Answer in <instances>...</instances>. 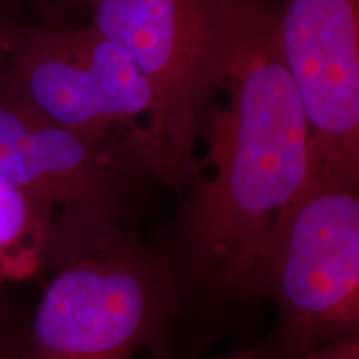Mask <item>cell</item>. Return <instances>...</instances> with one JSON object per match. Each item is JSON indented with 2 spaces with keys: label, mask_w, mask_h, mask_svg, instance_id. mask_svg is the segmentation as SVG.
<instances>
[{
  "label": "cell",
  "mask_w": 359,
  "mask_h": 359,
  "mask_svg": "<svg viewBox=\"0 0 359 359\" xmlns=\"http://www.w3.org/2000/svg\"><path fill=\"white\" fill-rule=\"evenodd\" d=\"M29 321L19 308L0 291V359H17L27 336Z\"/></svg>",
  "instance_id": "obj_10"
},
{
  "label": "cell",
  "mask_w": 359,
  "mask_h": 359,
  "mask_svg": "<svg viewBox=\"0 0 359 359\" xmlns=\"http://www.w3.org/2000/svg\"><path fill=\"white\" fill-rule=\"evenodd\" d=\"M52 276L17 359H135L167 333L177 266L125 226L52 251Z\"/></svg>",
  "instance_id": "obj_2"
},
{
  "label": "cell",
  "mask_w": 359,
  "mask_h": 359,
  "mask_svg": "<svg viewBox=\"0 0 359 359\" xmlns=\"http://www.w3.org/2000/svg\"><path fill=\"white\" fill-rule=\"evenodd\" d=\"M151 175L145 130L88 135L48 118L0 69V175L53 222H127L135 180Z\"/></svg>",
  "instance_id": "obj_5"
},
{
  "label": "cell",
  "mask_w": 359,
  "mask_h": 359,
  "mask_svg": "<svg viewBox=\"0 0 359 359\" xmlns=\"http://www.w3.org/2000/svg\"><path fill=\"white\" fill-rule=\"evenodd\" d=\"M19 7L17 0H0V30L6 27L20 24L19 20Z\"/></svg>",
  "instance_id": "obj_12"
},
{
  "label": "cell",
  "mask_w": 359,
  "mask_h": 359,
  "mask_svg": "<svg viewBox=\"0 0 359 359\" xmlns=\"http://www.w3.org/2000/svg\"><path fill=\"white\" fill-rule=\"evenodd\" d=\"M32 11L47 29H70L88 15L92 0H17Z\"/></svg>",
  "instance_id": "obj_9"
},
{
  "label": "cell",
  "mask_w": 359,
  "mask_h": 359,
  "mask_svg": "<svg viewBox=\"0 0 359 359\" xmlns=\"http://www.w3.org/2000/svg\"><path fill=\"white\" fill-rule=\"evenodd\" d=\"M296 359H359V334L331 341Z\"/></svg>",
  "instance_id": "obj_11"
},
{
  "label": "cell",
  "mask_w": 359,
  "mask_h": 359,
  "mask_svg": "<svg viewBox=\"0 0 359 359\" xmlns=\"http://www.w3.org/2000/svg\"><path fill=\"white\" fill-rule=\"evenodd\" d=\"M50 226V215L0 175V286L43 271Z\"/></svg>",
  "instance_id": "obj_8"
},
{
  "label": "cell",
  "mask_w": 359,
  "mask_h": 359,
  "mask_svg": "<svg viewBox=\"0 0 359 359\" xmlns=\"http://www.w3.org/2000/svg\"><path fill=\"white\" fill-rule=\"evenodd\" d=\"M0 69L48 118L88 135L138 130L154 95L127 52L92 24L0 30Z\"/></svg>",
  "instance_id": "obj_6"
},
{
  "label": "cell",
  "mask_w": 359,
  "mask_h": 359,
  "mask_svg": "<svg viewBox=\"0 0 359 359\" xmlns=\"http://www.w3.org/2000/svg\"><path fill=\"white\" fill-rule=\"evenodd\" d=\"M268 351L262 346H251V348H243L238 349V351L228 353L224 356L215 358V359H266Z\"/></svg>",
  "instance_id": "obj_13"
},
{
  "label": "cell",
  "mask_w": 359,
  "mask_h": 359,
  "mask_svg": "<svg viewBox=\"0 0 359 359\" xmlns=\"http://www.w3.org/2000/svg\"><path fill=\"white\" fill-rule=\"evenodd\" d=\"M276 12L321 165L359 183V0H283Z\"/></svg>",
  "instance_id": "obj_7"
},
{
  "label": "cell",
  "mask_w": 359,
  "mask_h": 359,
  "mask_svg": "<svg viewBox=\"0 0 359 359\" xmlns=\"http://www.w3.org/2000/svg\"><path fill=\"white\" fill-rule=\"evenodd\" d=\"M231 0H92L90 24L128 53L154 95L147 150L155 177L191 183L195 148L226 57Z\"/></svg>",
  "instance_id": "obj_3"
},
{
  "label": "cell",
  "mask_w": 359,
  "mask_h": 359,
  "mask_svg": "<svg viewBox=\"0 0 359 359\" xmlns=\"http://www.w3.org/2000/svg\"><path fill=\"white\" fill-rule=\"evenodd\" d=\"M257 286L276 304L283 359L358 334L359 183L316 168L276 215Z\"/></svg>",
  "instance_id": "obj_4"
},
{
  "label": "cell",
  "mask_w": 359,
  "mask_h": 359,
  "mask_svg": "<svg viewBox=\"0 0 359 359\" xmlns=\"http://www.w3.org/2000/svg\"><path fill=\"white\" fill-rule=\"evenodd\" d=\"M218 90L226 103L206 110L203 127L210 172L191 182L175 226L177 271L213 298L248 302L258 296V262L276 215L321 165L283 58L275 7L231 0Z\"/></svg>",
  "instance_id": "obj_1"
}]
</instances>
